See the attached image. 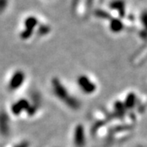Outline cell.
Instances as JSON below:
<instances>
[{
    "instance_id": "1",
    "label": "cell",
    "mask_w": 147,
    "mask_h": 147,
    "mask_svg": "<svg viewBox=\"0 0 147 147\" xmlns=\"http://www.w3.org/2000/svg\"><path fill=\"white\" fill-rule=\"evenodd\" d=\"M77 83L80 90L85 94H92L96 90V84L85 74H81L78 77Z\"/></svg>"
},
{
    "instance_id": "2",
    "label": "cell",
    "mask_w": 147,
    "mask_h": 147,
    "mask_svg": "<svg viewBox=\"0 0 147 147\" xmlns=\"http://www.w3.org/2000/svg\"><path fill=\"white\" fill-rule=\"evenodd\" d=\"M26 80V74L22 70H16L11 75L10 80L8 82V88L10 91H15L19 89L23 85Z\"/></svg>"
},
{
    "instance_id": "3",
    "label": "cell",
    "mask_w": 147,
    "mask_h": 147,
    "mask_svg": "<svg viewBox=\"0 0 147 147\" xmlns=\"http://www.w3.org/2000/svg\"><path fill=\"white\" fill-rule=\"evenodd\" d=\"M52 86H53V91L54 94L59 100L65 101L68 98V96H69L68 91L57 78H54L53 79Z\"/></svg>"
},
{
    "instance_id": "4",
    "label": "cell",
    "mask_w": 147,
    "mask_h": 147,
    "mask_svg": "<svg viewBox=\"0 0 147 147\" xmlns=\"http://www.w3.org/2000/svg\"><path fill=\"white\" fill-rule=\"evenodd\" d=\"M74 144L76 147H84L86 145V135L83 125L78 124L74 131Z\"/></svg>"
},
{
    "instance_id": "5",
    "label": "cell",
    "mask_w": 147,
    "mask_h": 147,
    "mask_svg": "<svg viewBox=\"0 0 147 147\" xmlns=\"http://www.w3.org/2000/svg\"><path fill=\"white\" fill-rule=\"evenodd\" d=\"M30 103L26 99H20L11 105V112L14 115H20L22 112L26 111Z\"/></svg>"
},
{
    "instance_id": "6",
    "label": "cell",
    "mask_w": 147,
    "mask_h": 147,
    "mask_svg": "<svg viewBox=\"0 0 147 147\" xmlns=\"http://www.w3.org/2000/svg\"><path fill=\"white\" fill-rule=\"evenodd\" d=\"M0 133L3 136L9 133V119L5 112H0Z\"/></svg>"
},
{
    "instance_id": "7",
    "label": "cell",
    "mask_w": 147,
    "mask_h": 147,
    "mask_svg": "<svg viewBox=\"0 0 147 147\" xmlns=\"http://www.w3.org/2000/svg\"><path fill=\"white\" fill-rule=\"evenodd\" d=\"M64 102L66 104V105L68 107H69L72 110H77V109H79V107H80V101L76 97L72 96L70 95L69 96L68 98L65 100Z\"/></svg>"
},
{
    "instance_id": "8",
    "label": "cell",
    "mask_w": 147,
    "mask_h": 147,
    "mask_svg": "<svg viewBox=\"0 0 147 147\" xmlns=\"http://www.w3.org/2000/svg\"><path fill=\"white\" fill-rule=\"evenodd\" d=\"M29 146V144L27 143V142H21L20 144H18V145H16L15 147H28Z\"/></svg>"
}]
</instances>
